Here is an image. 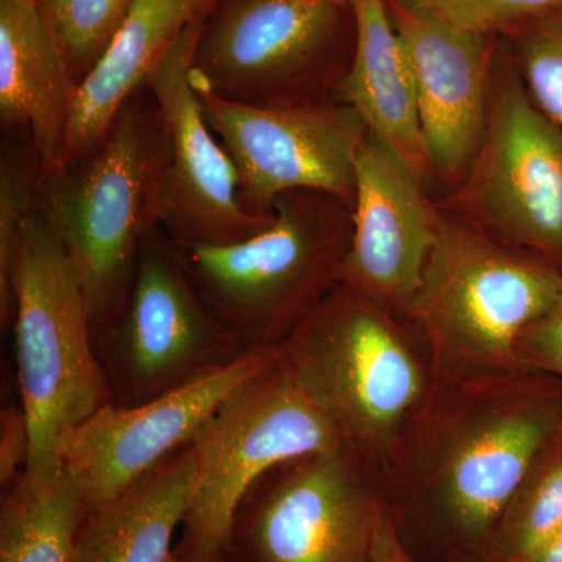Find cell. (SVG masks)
Wrapping results in <instances>:
<instances>
[{
	"label": "cell",
	"instance_id": "cell-4",
	"mask_svg": "<svg viewBox=\"0 0 562 562\" xmlns=\"http://www.w3.org/2000/svg\"><path fill=\"white\" fill-rule=\"evenodd\" d=\"M561 291L562 271L549 262L441 220L406 313L424 335L436 382H482L530 372L519 358L520 338Z\"/></svg>",
	"mask_w": 562,
	"mask_h": 562
},
{
	"label": "cell",
	"instance_id": "cell-22",
	"mask_svg": "<svg viewBox=\"0 0 562 562\" xmlns=\"http://www.w3.org/2000/svg\"><path fill=\"white\" fill-rule=\"evenodd\" d=\"M562 531V428L543 446L503 514L486 562H525Z\"/></svg>",
	"mask_w": 562,
	"mask_h": 562
},
{
	"label": "cell",
	"instance_id": "cell-29",
	"mask_svg": "<svg viewBox=\"0 0 562 562\" xmlns=\"http://www.w3.org/2000/svg\"><path fill=\"white\" fill-rule=\"evenodd\" d=\"M369 562H416L403 542L391 509L382 501L376 506Z\"/></svg>",
	"mask_w": 562,
	"mask_h": 562
},
{
	"label": "cell",
	"instance_id": "cell-21",
	"mask_svg": "<svg viewBox=\"0 0 562 562\" xmlns=\"http://www.w3.org/2000/svg\"><path fill=\"white\" fill-rule=\"evenodd\" d=\"M0 562H74L87 501L65 468L2 491Z\"/></svg>",
	"mask_w": 562,
	"mask_h": 562
},
{
	"label": "cell",
	"instance_id": "cell-23",
	"mask_svg": "<svg viewBox=\"0 0 562 562\" xmlns=\"http://www.w3.org/2000/svg\"><path fill=\"white\" fill-rule=\"evenodd\" d=\"M38 3L79 85L109 49L132 0H38Z\"/></svg>",
	"mask_w": 562,
	"mask_h": 562
},
{
	"label": "cell",
	"instance_id": "cell-16",
	"mask_svg": "<svg viewBox=\"0 0 562 562\" xmlns=\"http://www.w3.org/2000/svg\"><path fill=\"white\" fill-rule=\"evenodd\" d=\"M412 65L428 165L458 173L473 165L490 122L492 36L458 31L386 0Z\"/></svg>",
	"mask_w": 562,
	"mask_h": 562
},
{
	"label": "cell",
	"instance_id": "cell-25",
	"mask_svg": "<svg viewBox=\"0 0 562 562\" xmlns=\"http://www.w3.org/2000/svg\"><path fill=\"white\" fill-rule=\"evenodd\" d=\"M513 36L528 98L562 127V7Z\"/></svg>",
	"mask_w": 562,
	"mask_h": 562
},
{
	"label": "cell",
	"instance_id": "cell-5",
	"mask_svg": "<svg viewBox=\"0 0 562 562\" xmlns=\"http://www.w3.org/2000/svg\"><path fill=\"white\" fill-rule=\"evenodd\" d=\"M18 395L31 427L24 475L63 465L72 431L113 403L87 299L60 239L38 210L22 228L13 272Z\"/></svg>",
	"mask_w": 562,
	"mask_h": 562
},
{
	"label": "cell",
	"instance_id": "cell-14",
	"mask_svg": "<svg viewBox=\"0 0 562 562\" xmlns=\"http://www.w3.org/2000/svg\"><path fill=\"white\" fill-rule=\"evenodd\" d=\"M471 202L509 243L562 271V127L513 81L491 106Z\"/></svg>",
	"mask_w": 562,
	"mask_h": 562
},
{
	"label": "cell",
	"instance_id": "cell-3",
	"mask_svg": "<svg viewBox=\"0 0 562 562\" xmlns=\"http://www.w3.org/2000/svg\"><path fill=\"white\" fill-rule=\"evenodd\" d=\"M138 94L122 106L92 154L41 177L36 194V210L68 255L94 330L120 313L140 244L155 228L151 206L166 135L157 105L151 109Z\"/></svg>",
	"mask_w": 562,
	"mask_h": 562
},
{
	"label": "cell",
	"instance_id": "cell-28",
	"mask_svg": "<svg viewBox=\"0 0 562 562\" xmlns=\"http://www.w3.org/2000/svg\"><path fill=\"white\" fill-rule=\"evenodd\" d=\"M31 457V427L27 414L18 401L3 406L0 414V486L2 491L20 480Z\"/></svg>",
	"mask_w": 562,
	"mask_h": 562
},
{
	"label": "cell",
	"instance_id": "cell-27",
	"mask_svg": "<svg viewBox=\"0 0 562 562\" xmlns=\"http://www.w3.org/2000/svg\"><path fill=\"white\" fill-rule=\"evenodd\" d=\"M519 358L527 371L546 373L562 382V291L552 308L524 331Z\"/></svg>",
	"mask_w": 562,
	"mask_h": 562
},
{
	"label": "cell",
	"instance_id": "cell-7",
	"mask_svg": "<svg viewBox=\"0 0 562 562\" xmlns=\"http://www.w3.org/2000/svg\"><path fill=\"white\" fill-rule=\"evenodd\" d=\"M194 442L198 484L176 543L177 562H224L233 517L251 484L283 462L346 443L279 357L222 403Z\"/></svg>",
	"mask_w": 562,
	"mask_h": 562
},
{
	"label": "cell",
	"instance_id": "cell-12",
	"mask_svg": "<svg viewBox=\"0 0 562 562\" xmlns=\"http://www.w3.org/2000/svg\"><path fill=\"white\" fill-rule=\"evenodd\" d=\"M349 0H221L195 49L191 80L222 99L280 106L324 61Z\"/></svg>",
	"mask_w": 562,
	"mask_h": 562
},
{
	"label": "cell",
	"instance_id": "cell-15",
	"mask_svg": "<svg viewBox=\"0 0 562 562\" xmlns=\"http://www.w3.org/2000/svg\"><path fill=\"white\" fill-rule=\"evenodd\" d=\"M351 211L341 283L406 312L419 290L441 217L432 213L419 173L371 133L358 151Z\"/></svg>",
	"mask_w": 562,
	"mask_h": 562
},
{
	"label": "cell",
	"instance_id": "cell-6",
	"mask_svg": "<svg viewBox=\"0 0 562 562\" xmlns=\"http://www.w3.org/2000/svg\"><path fill=\"white\" fill-rule=\"evenodd\" d=\"M336 202L290 192L251 238L181 250L203 299L250 349H279L341 283L351 220L333 211Z\"/></svg>",
	"mask_w": 562,
	"mask_h": 562
},
{
	"label": "cell",
	"instance_id": "cell-13",
	"mask_svg": "<svg viewBox=\"0 0 562 562\" xmlns=\"http://www.w3.org/2000/svg\"><path fill=\"white\" fill-rule=\"evenodd\" d=\"M279 349H251L220 371L133 406H103L63 447L88 508L116 497L155 465L198 438L222 403L268 369Z\"/></svg>",
	"mask_w": 562,
	"mask_h": 562
},
{
	"label": "cell",
	"instance_id": "cell-1",
	"mask_svg": "<svg viewBox=\"0 0 562 562\" xmlns=\"http://www.w3.org/2000/svg\"><path fill=\"white\" fill-rule=\"evenodd\" d=\"M561 383L532 371L436 382L390 473L446 538L486 560L517 487L562 428Z\"/></svg>",
	"mask_w": 562,
	"mask_h": 562
},
{
	"label": "cell",
	"instance_id": "cell-19",
	"mask_svg": "<svg viewBox=\"0 0 562 562\" xmlns=\"http://www.w3.org/2000/svg\"><path fill=\"white\" fill-rule=\"evenodd\" d=\"M198 475L199 450L192 441L116 497L88 508L74 562H177L176 535Z\"/></svg>",
	"mask_w": 562,
	"mask_h": 562
},
{
	"label": "cell",
	"instance_id": "cell-8",
	"mask_svg": "<svg viewBox=\"0 0 562 562\" xmlns=\"http://www.w3.org/2000/svg\"><path fill=\"white\" fill-rule=\"evenodd\" d=\"M114 405L133 406L238 361L250 347L213 312L183 254L151 228L120 313L94 330Z\"/></svg>",
	"mask_w": 562,
	"mask_h": 562
},
{
	"label": "cell",
	"instance_id": "cell-9",
	"mask_svg": "<svg viewBox=\"0 0 562 562\" xmlns=\"http://www.w3.org/2000/svg\"><path fill=\"white\" fill-rule=\"evenodd\" d=\"M376 476L347 443L277 465L239 502L224 562H369Z\"/></svg>",
	"mask_w": 562,
	"mask_h": 562
},
{
	"label": "cell",
	"instance_id": "cell-24",
	"mask_svg": "<svg viewBox=\"0 0 562 562\" xmlns=\"http://www.w3.org/2000/svg\"><path fill=\"white\" fill-rule=\"evenodd\" d=\"M41 166L33 147H5L0 158V321L13 322V272L22 228L36 210Z\"/></svg>",
	"mask_w": 562,
	"mask_h": 562
},
{
	"label": "cell",
	"instance_id": "cell-11",
	"mask_svg": "<svg viewBox=\"0 0 562 562\" xmlns=\"http://www.w3.org/2000/svg\"><path fill=\"white\" fill-rule=\"evenodd\" d=\"M192 87L238 168L247 209L271 213L277 199L295 191L319 192L353 209L358 151L368 131L350 106L249 105Z\"/></svg>",
	"mask_w": 562,
	"mask_h": 562
},
{
	"label": "cell",
	"instance_id": "cell-10",
	"mask_svg": "<svg viewBox=\"0 0 562 562\" xmlns=\"http://www.w3.org/2000/svg\"><path fill=\"white\" fill-rule=\"evenodd\" d=\"M205 22L192 25L151 70L144 90L160 113L166 158L151 220L180 250L225 246L265 231L273 213L247 209L238 168L211 131L191 70Z\"/></svg>",
	"mask_w": 562,
	"mask_h": 562
},
{
	"label": "cell",
	"instance_id": "cell-2",
	"mask_svg": "<svg viewBox=\"0 0 562 562\" xmlns=\"http://www.w3.org/2000/svg\"><path fill=\"white\" fill-rule=\"evenodd\" d=\"M391 308L339 283L279 347L280 361L369 468L390 472L435 391Z\"/></svg>",
	"mask_w": 562,
	"mask_h": 562
},
{
	"label": "cell",
	"instance_id": "cell-18",
	"mask_svg": "<svg viewBox=\"0 0 562 562\" xmlns=\"http://www.w3.org/2000/svg\"><path fill=\"white\" fill-rule=\"evenodd\" d=\"M221 0H132L120 31L74 99L63 165L94 151L151 70L192 25L210 20Z\"/></svg>",
	"mask_w": 562,
	"mask_h": 562
},
{
	"label": "cell",
	"instance_id": "cell-20",
	"mask_svg": "<svg viewBox=\"0 0 562 562\" xmlns=\"http://www.w3.org/2000/svg\"><path fill=\"white\" fill-rule=\"evenodd\" d=\"M349 7L357 40L339 92L366 131L397 150L420 176L430 165L422 140L416 87L386 0H349Z\"/></svg>",
	"mask_w": 562,
	"mask_h": 562
},
{
	"label": "cell",
	"instance_id": "cell-17",
	"mask_svg": "<svg viewBox=\"0 0 562 562\" xmlns=\"http://www.w3.org/2000/svg\"><path fill=\"white\" fill-rule=\"evenodd\" d=\"M77 87L38 0H0V122L27 133L41 177L61 168Z\"/></svg>",
	"mask_w": 562,
	"mask_h": 562
},
{
	"label": "cell",
	"instance_id": "cell-26",
	"mask_svg": "<svg viewBox=\"0 0 562 562\" xmlns=\"http://www.w3.org/2000/svg\"><path fill=\"white\" fill-rule=\"evenodd\" d=\"M436 20L473 35L516 33L550 11L562 0H395Z\"/></svg>",
	"mask_w": 562,
	"mask_h": 562
},
{
	"label": "cell",
	"instance_id": "cell-30",
	"mask_svg": "<svg viewBox=\"0 0 562 562\" xmlns=\"http://www.w3.org/2000/svg\"><path fill=\"white\" fill-rule=\"evenodd\" d=\"M525 562H562V531L543 543L541 549L536 550Z\"/></svg>",
	"mask_w": 562,
	"mask_h": 562
}]
</instances>
